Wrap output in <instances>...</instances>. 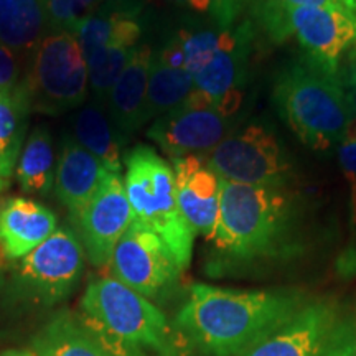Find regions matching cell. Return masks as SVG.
I'll return each mask as SVG.
<instances>
[{"label":"cell","instance_id":"6da1fadb","mask_svg":"<svg viewBox=\"0 0 356 356\" xmlns=\"http://www.w3.org/2000/svg\"><path fill=\"white\" fill-rule=\"evenodd\" d=\"M302 305L296 296L191 286L175 325L186 341L210 356H241Z\"/></svg>","mask_w":356,"mask_h":356},{"label":"cell","instance_id":"7a4b0ae2","mask_svg":"<svg viewBox=\"0 0 356 356\" xmlns=\"http://www.w3.org/2000/svg\"><path fill=\"white\" fill-rule=\"evenodd\" d=\"M78 317L113 356H186L185 337L165 314L114 277L88 284Z\"/></svg>","mask_w":356,"mask_h":356},{"label":"cell","instance_id":"3957f363","mask_svg":"<svg viewBox=\"0 0 356 356\" xmlns=\"http://www.w3.org/2000/svg\"><path fill=\"white\" fill-rule=\"evenodd\" d=\"M292 216L289 186L221 180L218 221L208 241L233 264L275 259L291 249Z\"/></svg>","mask_w":356,"mask_h":356},{"label":"cell","instance_id":"277c9868","mask_svg":"<svg viewBox=\"0 0 356 356\" xmlns=\"http://www.w3.org/2000/svg\"><path fill=\"white\" fill-rule=\"evenodd\" d=\"M273 99L291 131L318 152L340 145L356 114L338 74L312 61L284 70L275 79Z\"/></svg>","mask_w":356,"mask_h":356},{"label":"cell","instance_id":"5b68a950","mask_svg":"<svg viewBox=\"0 0 356 356\" xmlns=\"http://www.w3.org/2000/svg\"><path fill=\"white\" fill-rule=\"evenodd\" d=\"M124 186L134 220L157 233L185 270L193 254L195 233L177 202L172 163L149 145H136L124 154Z\"/></svg>","mask_w":356,"mask_h":356},{"label":"cell","instance_id":"8992f818","mask_svg":"<svg viewBox=\"0 0 356 356\" xmlns=\"http://www.w3.org/2000/svg\"><path fill=\"white\" fill-rule=\"evenodd\" d=\"M32 113L60 115L79 109L88 101L86 58L73 33L48 32L25 73Z\"/></svg>","mask_w":356,"mask_h":356},{"label":"cell","instance_id":"52a82bcc","mask_svg":"<svg viewBox=\"0 0 356 356\" xmlns=\"http://www.w3.org/2000/svg\"><path fill=\"white\" fill-rule=\"evenodd\" d=\"M259 19L275 42L296 37L312 63L338 74L340 58L356 44V13L345 6L279 8L257 2Z\"/></svg>","mask_w":356,"mask_h":356},{"label":"cell","instance_id":"ba28073f","mask_svg":"<svg viewBox=\"0 0 356 356\" xmlns=\"http://www.w3.org/2000/svg\"><path fill=\"white\" fill-rule=\"evenodd\" d=\"M353 327L328 302L302 304L241 356H355Z\"/></svg>","mask_w":356,"mask_h":356},{"label":"cell","instance_id":"9c48e42d","mask_svg":"<svg viewBox=\"0 0 356 356\" xmlns=\"http://www.w3.org/2000/svg\"><path fill=\"white\" fill-rule=\"evenodd\" d=\"M204 159L221 180L233 184L291 186L296 175L282 142L256 122L231 132Z\"/></svg>","mask_w":356,"mask_h":356},{"label":"cell","instance_id":"30bf717a","mask_svg":"<svg viewBox=\"0 0 356 356\" xmlns=\"http://www.w3.org/2000/svg\"><path fill=\"white\" fill-rule=\"evenodd\" d=\"M84 249L70 228H58L47 241L22 257L15 284L26 299L53 305L76 287L84 267Z\"/></svg>","mask_w":356,"mask_h":356},{"label":"cell","instance_id":"8fae6325","mask_svg":"<svg viewBox=\"0 0 356 356\" xmlns=\"http://www.w3.org/2000/svg\"><path fill=\"white\" fill-rule=\"evenodd\" d=\"M111 274L145 299H157L175 286L184 270L157 233L134 220L109 261Z\"/></svg>","mask_w":356,"mask_h":356},{"label":"cell","instance_id":"7c38bea8","mask_svg":"<svg viewBox=\"0 0 356 356\" xmlns=\"http://www.w3.org/2000/svg\"><path fill=\"white\" fill-rule=\"evenodd\" d=\"M252 37L254 33L249 22L226 29L218 50L193 76L191 96L233 118L243 102Z\"/></svg>","mask_w":356,"mask_h":356},{"label":"cell","instance_id":"4fadbf2b","mask_svg":"<svg viewBox=\"0 0 356 356\" xmlns=\"http://www.w3.org/2000/svg\"><path fill=\"white\" fill-rule=\"evenodd\" d=\"M231 132L233 121L229 115L190 95L184 104L155 119L147 137L168 157L178 159L210 154Z\"/></svg>","mask_w":356,"mask_h":356},{"label":"cell","instance_id":"5bb4252c","mask_svg":"<svg viewBox=\"0 0 356 356\" xmlns=\"http://www.w3.org/2000/svg\"><path fill=\"white\" fill-rule=\"evenodd\" d=\"M132 221L124 178L121 173L109 172L95 197L73 221L86 259L96 267L109 266L115 244Z\"/></svg>","mask_w":356,"mask_h":356},{"label":"cell","instance_id":"9a60e30c","mask_svg":"<svg viewBox=\"0 0 356 356\" xmlns=\"http://www.w3.org/2000/svg\"><path fill=\"white\" fill-rule=\"evenodd\" d=\"M170 163L181 215L195 236L210 239L220 211L221 178L211 170L204 155L172 159Z\"/></svg>","mask_w":356,"mask_h":356},{"label":"cell","instance_id":"2e32d148","mask_svg":"<svg viewBox=\"0 0 356 356\" xmlns=\"http://www.w3.org/2000/svg\"><path fill=\"white\" fill-rule=\"evenodd\" d=\"M109 170L99 159L66 136L56 160L55 191L58 202L68 210L71 221L78 218L89 200L96 195Z\"/></svg>","mask_w":356,"mask_h":356},{"label":"cell","instance_id":"e0dca14e","mask_svg":"<svg viewBox=\"0 0 356 356\" xmlns=\"http://www.w3.org/2000/svg\"><path fill=\"white\" fill-rule=\"evenodd\" d=\"M56 229L55 213L35 200L15 197L0 204V248L7 259L20 261Z\"/></svg>","mask_w":356,"mask_h":356},{"label":"cell","instance_id":"ac0fdd59","mask_svg":"<svg viewBox=\"0 0 356 356\" xmlns=\"http://www.w3.org/2000/svg\"><path fill=\"white\" fill-rule=\"evenodd\" d=\"M152 56L154 48L140 43L106 99L104 106L111 121L127 140L145 124V97Z\"/></svg>","mask_w":356,"mask_h":356},{"label":"cell","instance_id":"d6986e66","mask_svg":"<svg viewBox=\"0 0 356 356\" xmlns=\"http://www.w3.org/2000/svg\"><path fill=\"white\" fill-rule=\"evenodd\" d=\"M71 137L99 159L109 172L121 173L127 139L115 129L104 104L92 99L76 109L71 118Z\"/></svg>","mask_w":356,"mask_h":356},{"label":"cell","instance_id":"ffe728a7","mask_svg":"<svg viewBox=\"0 0 356 356\" xmlns=\"http://www.w3.org/2000/svg\"><path fill=\"white\" fill-rule=\"evenodd\" d=\"M140 37L142 24L139 22V12H137L126 17L118 26L109 43L86 61L89 71V89H91L92 97L97 102L106 104L111 88L121 76L136 48L140 44Z\"/></svg>","mask_w":356,"mask_h":356},{"label":"cell","instance_id":"44dd1931","mask_svg":"<svg viewBox=\"0 0 356 356\" xmlns=\"http://www.w3.org/2000/svg\"><path fill=\"white\" fill-rule=\"evenodd\" d=\"M48 26V0H0V42L30 63Z\"/></svg>","mask_w":356,"mask_h":356},{"label":"cell","instance_id":"7402d4cb","mask_svg":"<svg viewBox=\"0 0 356 356\" xmlns=\"http://www.w3.org/2000/svg\"><path fill=\"white\" fill-rule=\"evenodd\" d=\"M30 104L25 78L13 91L0 92V195L8 190L29 131Z\"/></svg>","mask_w":356,"mask_h":356},{"label":"cell","instance_id":"603a6c76","mask_svg":"<svg viewBox=\"0 0 356 356\" xmlns=\"http://www.w3.org/2000/svg\"><path fill=\"white\" fill-rule=\"evenodd\" d=\"M55 173L53 137L47 127L37 126L29 134L22 147L15 168V180L24 193L48 197L55 186Z\"/></svg>","mask_w":356,"mask_h":356},{"label":"cell","instance_id":"cb8c5ba5","mask_svg":"<svg viewBox=\"0 0 356 356\" xmlns=\"http://www.w3.org/2000/svg\"><path fill=\"white\" fill-rule=\"evenodd\" d=\"M35 356H113L84 327L78 315L61 314L33 340Z\"/></svg>","mask_w":356,"mask_h":356},{"label":"cell","instance_id":"d4e9b609","mask_svg":"<svg viewBox=\"0 0 356 356\" xmlns=\"http://www.w3.org/2000/svg\"><path fill=\"white\" fill-rule=\"evenodd\" d=\"M193 91V76L184 68L168 65L162 58L152 56L149 73V86L145 97V122L159 119L177 109L188 99Z\"/></svg>","mask_w":356,"mask_h":356},{"label":"cell","instance_id":"484cf974","mask_svg":"<svg viewBox=\"0 0 356 356\" xmlns=\"http://www.w3.org/2000/svg\"><path fill=\"white\" fill-rule=\"evenodd\" d=\"M226 29L210 26V29L198 30H180L175 37H172L180 48L184 66L191 76L202 71L210 61L213 53L220 47Z\"/></svg>","mask_w":356,"mask_h":356},{"label":"cell","instance_id":"4316f807","mask_svg":"<svg viewBox=\"0 0 356 356\" xmlns=\"http://www.w3.org/2000/svg\"><path fill=\"white\" fill-rule=\"evenodd\" d=\"M106 0H48L50 32H70L83 24Z\"/></svg>","mask_w":356,"mask_h":356},{"label":"cell","instance_id":"83f0119b","mask_svg":"<svg viewBox=\"0 0 356 356\" xmlns=\"http://www.w3.org/2000/svg\"><path fill=\"white\" fill-rule=\"evenodd\" d=\"M172 2L207 17L213 22V25L220 29H229L238 24L243 10L241 0H172Z\"/></svg>","mask_w":356,"mask_h":356},{"label":"cell","instance_id":"f1b7e54d","mask_svg":"<svg viewBox=\"0 0 356 356\" xmlns=\"http://www.w3.org/2000/svg\"><path fill=\"white\" fill-rule=\"evenodd\" d=\"M338 159L350 188L351 222L356 225V114L346 127L343 139L338 145Z\"/></svg>","mask_w":356,"mask_h":356},{"label":"cell","instance_id":"f546056e","mask_svg":"<svg viewBox=\"0 0 356 356\" xmlns=\"http://www.w3.org/2000/svg\"><path fill=\"white\" fill-rule=\"evenodd\" d=\"M24 61L13 53L6 43L0 42V92L13 91L24 81L25 74L22 71Z\"/></svg>","mask_w":356,"mask_h":356},{"label":"cell","instance_id":"4dcf8cb0","mask_svg":"<svg viewBox=\"0 0 356 356\" xmlns=\"http://www.w3.org/2000/svg\"><path fill=\"white\" fill-rule=\"evenodd\" d=\"M343 73L346 88H348L346 89V95H348L356 113V44L353 48H350L348 53H346Z\"/></svg>","mask_w":356,"mask_h":356},{"label":"cell","instance_id":"1f68e13d","mask_svg":"<svg viewBox=\"0 0 356 356\" xmlns=\"http://www.w3.org/2000/svg\"><path fill=\"white\" fill-rule=\"evenodd\" d=\"M267 6L279 8H297V7H337L343 6L340 0H257Z\"/></svg>","mask_w":356,"mask_h":356},{"label":"cell","instance_id":"d6a6232c","mask_svg":"<svg viewBox=\"0 0 356 356\" xmlns=\"http://www.w3.org/2000/svg\"><path fill=\"white\" fill-rule=\"evenodd\" d=\"M0 356H35V355L25 350H7V351H2Z\"/></svg>","mask_w":356,"mask_h":356},{"label":"cell","instance_id":"836d02e7","mask_svg":"<svg viewBox=\"0 0 356 356\" xmlns=\"http://www.w3.org/2000/svg\"><path fill=\"white\" fill-rule=\"evenodd\" d=\"M341 3H343V6L346 7V8H350V10H353V0H340Z\"/></svg>","mask_w":356,"mask_h":356},{"label":"cell","instance_id":"e575fe53","mask_svg":"<svg viewBox=\"0 0 356 356\" xmlns=\"http://www.w3.org/2000/svg\"><path fill=\"white\" fill-rule=\"evenodd\" d=\"M246 2H251V0H241V3H243V6H244V3H246Z\"/></svg>","mask_w":356,"mask_h":356},{"label":"cell","instance_id":"d590c367","mask_svg":"<svg viewBox=\"0 0 356 356\" xmlns=\"http://www.w3.org/2000/svg\"><path fill=\"white\" fill-rule=\"evenodd\" d=\"M355 356H356V346H355Z\"/></svg>","mask_w":356,"mask_h":356}]
</instances>
